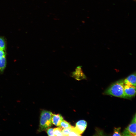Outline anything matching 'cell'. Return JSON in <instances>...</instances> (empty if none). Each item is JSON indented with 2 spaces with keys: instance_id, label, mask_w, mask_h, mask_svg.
Returning <instances> with one entry per match:
<instances>
[{
  "instance_id": "6da1fadb",
  "label": "cell",
  "mask_w": 136,
  "mask_h": 136,
  "mask_svg": "<svg viewBox=\"0 0 136 136\" xmlns=\"http://www.w3.org/2000/svg\"><path fill=\"white\" fill-rule=\"evenodd\" d=\"M124 80H121L112 84L104 92V94L121 98H127L125 95Z\"/></svg>"
},
{
  "instance_id": "7a4b0ae2",
  "label": "cell",
  "mask_w": 136,
  "mask_h": 136,
  "mask_svg": "<svg viewBox=\"0 0 136 136\" xmlns=\"http://www.w3.org/2000/svg\"><path fill=\"white\" fill-rule=\"evenodd\" d=\"M53 113L46 110L42 111L40 114V124L38 131L40 132L45 130L52 125L51 118Z\"/></svg>"
},
{
  "instance_id": "3957f363",
  "label": "cell",
  "mask_w": 136,
  "mask_h": 136,
  "mask_svg": "<svg viewBox=\"0 0 136 136\" xmlns=\"http://www.w3.org/2000/svg\"><path fill=\"white\" fill-rule=\"evenodd\" d=\"M136 114L131 123L122 133V135L136 136Z\"/></svg>"
},
{
  "instance_id": "277c9868",
  "label": "cell",
  "mask_w": 136,
  "mask_h": 136,
  "mask_svg": "<svg viewBox=\"0 0 136 136\" xmlns=\"http://www.w3.org/2000/svg\"><path fill=\"white\" fill-rule=\"evenodd\" d=\"M124 91L125 95L127 98H131L135 95L136 86L125 84Z\"/></svg>"
},
{
  "instance_id": "5b68a950",
  "label": "cell",
  "mask_w": 136,
  "mask_h": 136,
  "mask_svg": "<svg viewBox=\"0 0 136 136\" xmlns=\"http://www.w3.org/2000/svg\"><path fill=\"white\" fill-rule=\"evenodd\" d=\"M71 76L72 77L78 80L84 79L85 78L80 66L77 67L75 71L72 73Z\"/></svg>"
},
{
  "instance_id": "8992f818",
  "label": "cell",
  "mask_w": 136,
  "mask_h": 136,
  "mask_svg": "<svg viewBox=\"0 0 136 136\" xmlns=\"http://www.w3.org/2000/svg\"><path fill=\"white\" fill-rule=\"evenodd\" d=\"M87 125V123L86 121L84 120H81L76 123L75 128L81 134L85 130Z\"/></svg>"
},
{
  "instance_id": "52a82bcc",
  "label": "cell",
  "mask_w": 136,
  "mask_h": 136,
  "mask_svg": "<svg viewBox=\"0 0 136 136\" xmlns=\"http://www.w3.org/2000/svg\"><path fill=\"white\" fill-rule=\"evenodd\" d=\"M125 84L136 86V74L134 73L129 76L124 80Z\"/></svg>"
},
{
  "instance_id": "ba28073f",
  "label": "cell",
  "mask_w": 136,
  "mask_h": 136,
  "mask_svg": "<svg viewBox=\"0 0 136 136\" xmlns=\"http://www.w3.org/2000/svg\"><path fill=\"white\" fill-rule=\"evenodd\" d=\"M63 120L62 116L59 114H52L51 121L52 124L56 126H59L61 122Z\"/></svg>"
},
{
  "instance_id": "9c48e42d",
  "label": "cell",
  "mask_w": 136,
  "mask_h": 136,
  "mask_svg": "<svg viewBox=\"0 0 136 136\" xmlns=\"http://www.w3.org/2000/svg\"><path fill=\"white\" fill-rule=\"evenodd\" d=\"M6 64L5 56L0 59V71L2 72L5 69Z\"/></svg>"
},
{
  "instance_id": "30bf717a",
  "label": "cell",
  "mask_w": 136,
  "mask_h": 136,
  "mask_svg": "<svg viewBox=\"0 0 136 136\" xmlns=\"http://www.w3.org/2000/svg\"><path fill=\"white\" fill-rule=\"evenodd\" d=\"M59 126L63 129L64 128L71 127L72 126L69 123L63 120L61 122Z\"/></svg>"
},
{
  "instance_id": "8fae6325",
  "label": "cell",
  "mask_w": 136,
  "mask_h": 136,
  "mask_svg": "<svg viewBox=\"0 0 136 136\" xmlns=\"http://www.w3.org/2000/svg\"><path fill=\"white\" fill-rule=\"evenodd\" d=\"M62 129L59 127L53 129L54 136H62Z\"/></svg>"
},
{
  "instance_id": "7c38bea8",
  "label": "cell",
  "mask_w": 136,
  "mask_h": 136,
  "mask_svg": "<svg viewBox=\"0 0 136 136\" xmlns=\"http://www.w3.org/2000/svg\"><path fill=\"white\" fill-rule=\"evenodd\" d=\"M81 134L77 130L75 127H72L71 131L68 136H80Z\"/></svg>"
},
{
  "instance_id": "4fadbf2b",
  "label": "cell",
  "mask_w": 136,
  "mask_h": 136,
  "mask_svg": "<svg viewBox=\"0 0 136 136\" xmlns=\"http://www.w3.org/2000/svg\"><path fill=\"white\" fill-rule=\"evenodd\" d=\"M5 47L6 43L4 39L0 37V49L5 50Z\"/></svg>"
},
{
  "instance_id": "5bb4252c",
  "label": "cell",
  "mask_w": 136,
  "mask_h": 136,
  "mask_svg": "<svg viewBox=\"0 0 136 136\" xmlns=\"http://www.w3.org/2000/svg\"><path fill=\"white\" fill-rule=\"evenodd\" d=\"M72 127V126L63 129L62 131V136H68L71 131Z\"/></svg>"
},
{
  "instance_id": "9a60e30c",
  "label": "cell",
  "mask_w": 136,
  "mask_h": 136,
  "mask_svg": "<svg viewBox=\"0 0 136 136\" xmlns=\"http://www.w3.org/2000/svg\"><path fill=\"white\" fill-rule=\"evenodd\" d=\"M121 128H115L114 130L113 136H121L122 134L120 132Z\"/></svg>"
},
{
  "instance_id": "2e32d148",
  "label": "cell",
  "mask_w": 136,
  "mask_h": 136,
  "mask_svg": "<svg viewBox=\"0 0 136 136\" xmlns=\"http://www.w3.org/2000/svg\"><path fill=\"white\" fill-rule=\"evenodd\" d=\"M47 132L49 136H54L53 128H50L48 129L47 130Z\"/></svg>"
},
{
  "instance_id": "e0dca14e",
  "label": "cell",
  "mask_w": 136,
  "mask_h": 136,
  "mask_svg": "<svg viewBox=\"0 0 136 136\" xmlns=\"http://www.w3.org/2000/svg\"><path fill=\"white\" fill-rule=\"evenodd\" d=\"M4 51L2 49L0 50V59L5 56V54Z\"/></svg>"
},
{
  "instance_id": "ac0fdd59",
  "label": "cell",
  "mask_w": 136,
  "mask_h": 136,
  "mask_svg": "<svg viewBox=\"0 0 136 136\" xmlns=\"http://www.w3.org/2000/svg\"></svg>"
}]
</instances>
